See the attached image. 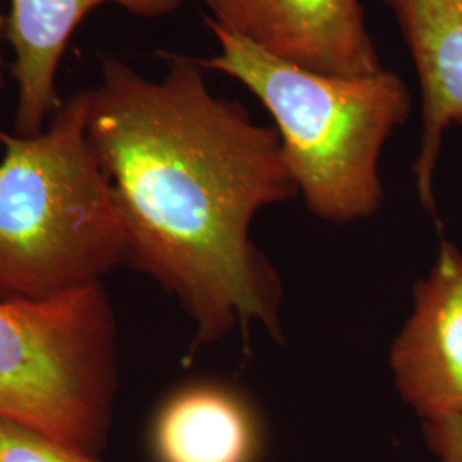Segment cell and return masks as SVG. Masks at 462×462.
<instances>
[{
  "label": "cell",
  "instance_id": "6da1fadb",
  "mask_svg": "<svg viewBox=\"0 0 462 462\" xmlns=\"http://www.w3.org/2000/svg\"><path fill=\"white\" fill-rule=\"evenodd\" d=\"M152 81L105 59L88 137L112 185L134 265L177 298L196 328L189 358L263 324L281 334L276 271L250 238L255 215L295 198L276 129L215 97L196 59L168 55Z\"/></svg>",
  "mask_w": 462,
  "mask_h": 462
},
{
  "label": "cell",
  "instance_id": "7a4b0ae2",
  "mask_svg": "<svg viewBox=\"0 0 462 462\" xmlns=\"http://www.w3.org/2000/svg\"><path fill=\"white\" fill-rule=\"evenodd\" d=\"M91 91L34 135L0 129V298H51L98 284L129 259L112 185L88 137Z\"/></svg>",
  "mask_w": 462,
  "mask_h": 462
},
{
  "label": "cell",
  "instance_id": "3957f363",
  "mask_svg": "<svg viewBox=\"0 0 462 462\" xmlns=\"http://www.w3.org/2000/svg\"><path fill=\"white\" fill-rule=\"evenodd\" d=\"M219 53L198 60L254 93L276 122L281 152L315 216L332 223L379 209L380 151L411 110L408 86L391 70L360 78L320 74L278 59L206 17Z\"/></svg>",
  "mask_w": 462,
  "mask_h": 462
},
{
  "label": "cell",
  "instance_id": "277c9868",
  "mask_svg": "<svg viewBox=\"0 0 462 462\" xmlns=\"http://www.w3.org/2000/svg\"><path fill=\"white\" fill-rule=\"evenodd\" d=\"M116 330L103 282L0 298V420L95 454L118 387Z\"/></svg>",
  "mask_w": 462,
  "mask_h": 462
},
{
  "label": "cell",
  "instance_id": "5b68a950",
  "mask_svg": "<svg viewBox=\"0 0 462 462\" xmlns=\"http://www.w3.org/2000/svg\"><path fill=\"white\" fill-rule=\"evenodd\" d=\"M217 26L295 66L341 78L380 72L362 0H206Z\"/></svg>",
  "mask_w": 462,
  "mask_h": 462
},
{
  "label": "cell",
  "instance_id": "8992f818",
  "mask_svg": "<svg viewBox=\"0 0 462 462\" xmlns=\"http://www.w3.org/2000/svg\"><path fill=\"white\" fill-rule=\"evenodd\" d=\"M397 393L425 421L462 416V252L444 242L393 345Z\"/></svg>",
  "mask_w": 462,
  "mask_h": 462
},
{
  "label": "cell",
  "instance_id": "52a82bcc",
  "mask_svg": "<svg viewBox=\"0 0 462 462\" xmlns=\"http://www.w3.org/2000/svg\"><path fill=\"white\" fill-rule=\"evenodd\" d=\"M183 0H11L5 40L14 50L11 74L19 88L14 133H42L62 106L57 72L78 26L95 7L116 4L134 16L162 17L175 13Z\"/></svg>",
  "mask_w": 462,
  "mask_h": 462
},
{
  "label": "cell",
  "instance_id": "ba28073f",
  "mask_svg": "<svg viewBox=\"0 0 462 462\" xmlns=\"http://www.w3.org/2000/svg\"><path fill=\"white\" fill-rule=\"evenodd\" d=\"M394 13L421 86L423 133L413 166L418 196L433 213V175L444 134L462 125V0H382Z\"/></svg>",
  "mask_w": 462,
  "mask_h": 462
},
{
  "label": "cell",
  "instance_id": "9c48e42d",
  "mask_svg": "<svg viewBox=\"0 0 462 462\" xmlns=\"http://www.w3.org/2000/svg\"><path fill=\"white\" fill-rule=\"evenodd\" d=\"M158 462H257L261 427L226 385L192 383L162 406L152 429Z\"/></svg>",
  "mask_w": 462,
  "mask_h": 462
},
{
  "label": "cell",
  "instance_id": "30bf717a",
  "mask_svg": "<svg viewBox=\"0 0 462 462\" xmlns=\"http://www.w3.org/2000/svg\"><path fill=\"white\" fill-rule=\"evenodd\" d=\"M0 462H101L83 448L0 420Z\"/></svg>",
  "mask_w": 462,
  "mask_h": 462
},
{
  "label": "cell",
  "instance_id": "8fae6325",
  "mask_svg": "<svg viewBox=\"0 0 462 462\" xmlns=\"http://www.w3.org/2000/svg\"><path fill=\"white\" fill-rule=\"evenodd\" d=\"M425 440L435 462H462V416H444L423 423Z\"/></svg>",
  "mask_w": 462,
  "mask_h": 462
},
{
  "label": "cell",
  "instance_id": "7c38bea8",
  "mask_svg": "<svg viewBox=\"0 0 462 462\" xmlns=\"http://www.w3.org/2000/svg\"><path fill=\"white\" fill-rule=\"evenodd\" d=\"M5 24H7V16L0 11V43L5 38ZM4 83H5V79H4V57L0 53V89L4 88Z\"/></svg>",
  "mask_w": 462,
  "mask_h": 462
}]
</instances>
